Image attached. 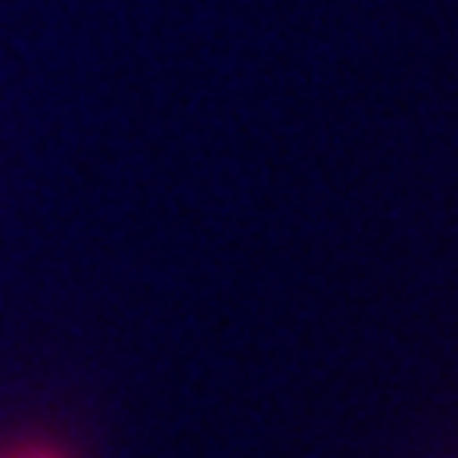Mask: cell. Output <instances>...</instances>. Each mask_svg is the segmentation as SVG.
<instances>
[{"label":"cell","mask_w":458,"mask_h":458,"mask_svg":"<svg viewBox=\"0 0 458 458\" xmlns=\"http://www.w3.org/2000/svg\"><path fill=\"white\" fill-rule=\"evenodd\" d=\"M21 458H61L56 451H29V454H21Z\"/></svg>","instance_id":"obj_1"}]
</instances>
